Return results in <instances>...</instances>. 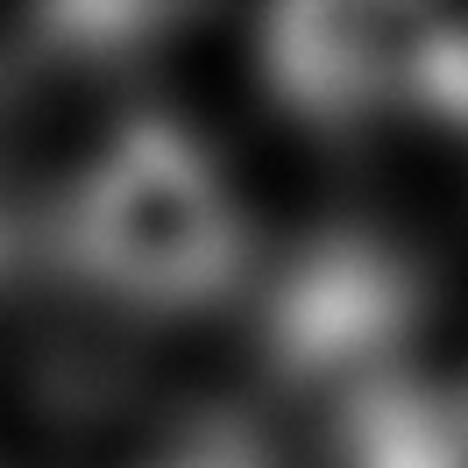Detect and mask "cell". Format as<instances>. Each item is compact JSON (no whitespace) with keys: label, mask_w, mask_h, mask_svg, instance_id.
I'll return each instance as SVG.
<instances>
[{"label":"cell","mask_w":468,"mask_h":468,"mask_svg":"<svg viewBox=\"0 0 468 468\" xmlns=\"http://www.w3.org/2000/svg\"><path fill=\"white\" fill-rule=\"evenodd\" d=\"M64 263L100 298L192 313L241 284L249 220L213 149L164 114H128L64 199Z\"/></svg>","instance_id":"6da1fadb"},{"label":"cell","mask_w":468,"mask_h":468,"mask_svg":"<svg viewBox=\"0 0 468 468\" xmlns=\"http://www.w3.org/2000/svg\"><path fill=\"white\" fill-rule=\"evenodd\" d=\"M263 79L305 121L468 128V22L411 0H298L263 22Z\"/></svg>","instance_id":"7a4b0ae2"},{"label":"cell","mask_w":468,"mask_h":468,"mask_svg":"<svg viewBox=\"0 0 468 468\" xmlns=\"http://www.w3.org/2000/svg\"><path fill=\"white\" fill-rule=\"evenodd\" d=\"M149 468H270V462L241 426H199V433H185L164 462H149Z\"/></svg>","instance_id":"3957f363"}]
</instances>
